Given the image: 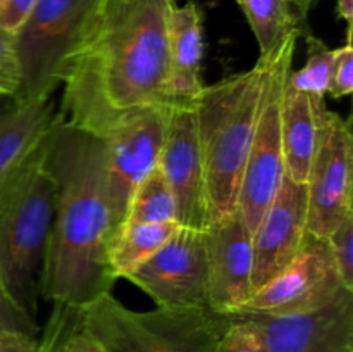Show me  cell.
Wrapping results in <instances>:
<instances>
[{
  "instance_id": "d6986e66",
  "label": "cell",
  "mask_w": 353,
  "mask_h": 352,
  "mask_svg": "<svg viewBox=\"0 0 353 352\" xmlns=\"http://www.w3.org/2000/svg\"><path fill=\"white\" fill-rule=\"evenodd\" d=\"M179 228L178 223H126L110 251V266L117 280L154 255Z\"/></svg>"
},
{
  "instance_id": "ba28073f",
  "label": "cell",
  "mask_w": 353,
  "mask_h": 352,
  "mask_svg": "<svg viewBox=\"0 0 353 352\" xmlns=\"http://www.w3.org/2000/svg\"><path fill=\"white\" fill-rule=\"evenodd\" d=\"M307 226L327 238L353 214V135L350 119L327 109L319 114L317 145L307 176Z\"/></svg>"
},
{
  "instance_id": "5b68a950",
  "label": "cell",
  "mask_w": 353,
  "mask_h": 352,
  "mask_svg": "<svg viewBox=\"0 0 353 352\" xmlns=\"http://www.w3.org/2000/svg\"><path fill=\"white\" fill-rule=\"evenodd\" d=\"M79 326L107 352H216L231 314L207 306L133 311L110 293L76 309Z\"/></svg>"
},
{
  "instance_id": "ffe728a7",
  "label": "cell",
  "mask_w": 353,
  "mask_h": 352,
  "mask_svg": "<svg viewBox=\"0 0 353 352\" xmlns=\"http://www.w3.org/2000/svg\"><path fill=\"white\" fill-rule=\"evenodd\" d=\"M236 3L257 40L259 57L271 54L290 35L299 33L290 0H236Z\"/></svg>"
},
{
  "instance_id": "52a82bcc",
  "label": "cell",
  "mask_w": 353,
  "mask_h": 352,
  "mask_svg": "<svg viewBox=\"0 0 353 352\" xmlns=\"http://www.w3.org/2000/svg\"><path fill=\"white\" fill-rule=\"evenodd\" d=\"M99 0H37L14 33L21 85L12 102L52 99L64 57L85 30Z\"/></svg>"
},
{
  "instance_id": "9a60e30c",
  "label": "cell",
  "mask_w": 353,
  "mask_h": 352,
  "mask_svg": "<svg viewBox=\"0 0 353 352\" xmlns=\"http://www.w3.org/2000/svg\"><path fill=\"white\" fill-rule=\"evenodd\" d=\"M307 217L305 183H296L285 175L252 233L254 290L261 289L299 254L309 233Z\"/></svg>"
},
{
  "instance_id": "d4e9b609",
  "label": "cell",
  "mask_w": 353,
  "mask_h": 352,
  "mask_svg": "<svg viewBox=\"0 0 353 352\" xmlns=\"http://www.w3.org/2000/svg\"><path fill=\"white\" fill-rule=\"evenodd\" d=\"M21 76L17 64L14 35L0 28V97L16 99L19 92Z\"/></svg>"
},
{
  "instance_id": "f546056e",
  "label": "cell",
  "mask_w": 353,
  "mask_h": 352,
  "mask_svg": "<svg viewBox=\"0 0 353 352\" xmlns=\"http://www.w3.org/2000/svg\"><path fill=\"white\" fill-rule=\"evenodd\" d=\"M319 0H290L293 7V12H295L296 23H299V33L300 37L305 38L307 35H310L309 28V14L312 12L314 7L317 6Z\"/></svg>"
},
{
  "instance_id": "83f0119b",
  "label": "cell",
  "mask_w": 353,
  "mask_h": 352,
  "mask_svg": "<svg viewBox=\"0 0 353 352\" xmlns=\"http://www.w3.org/2000/svg\"><path fill=\"white\" fill-rule=\"evenodd\" d=\"M37 0H0V28L16 33L33 10Z\"/></svg>"
},
{
  "instance_id": "484cf974",
  "label": "cell",
  "mask_w": 353,
  "mask_h": 352,
  "mask_svg": "<svg viewBox=\"0 0 353 352\" xmlns=\"http://www.w3.org/2000/svg\"><path fill=\"white\" fill-rule=\"evenodd\" d=\"M0 331H19L38 337V324L30 314L21 309L19 304L10 297L0 278Z\"/></svg>"
},
{
  "instance_id": "7402d4cb",
  "label": "cell",
  "mask_w": 353,
  "mask_h": 352,
  "mask_svg": "<svg viewBox=\"0 0 353 352\" xmlns=\"http://www.w3.org/2000/svg\"><path fill=\"white\" fill-rule=\"evenodd\" d=\"M307 41V61L302 69L292 71L286 79L290 88L300 90L309 93L310 97L319 100H326L330 92L331 69H333L334 48L324 43L312 33L305 37Z\"/></svg>"
},
{
  "instance_id": "3957f363",
  "label": "cell",
  "mask_w": 353,
  "mask_h": 352,
  "mask_svg": "<svg viewBox=\"0 0 353 352\" xmlns=\"http://www.w3.org/2000/svg\"><path fill=\"white\" fill-rule=\"evenodd\" d=\"M261 90L262 61L259 59L247 71L203 86L195 100L209 224L238 209V193L257 123Z\"/></svg>"
},
{
  "instance_id": "ac0fdd59",
  "label": "cell",
  "mask_w": 353,
  "mask_h": 352,
  "mask_svg": "<svg viewBox=\"0 0 353 352\" xmlns=\"http://www.w3.org/2000/svg\"><path fill=\"white\" fill-rule=\"evenodd\" d=\"M326 100H319L286 85L281 104V138L285 175L305 183L317 145L319 114Z\"/></svg>"
},
{
  "instance_id": "4fadbf2b",
  "label": "cell",
  "mask_w": 353,
  "mask_h": 352,
  "mask_svg": "<svg viewBox=\"0 0 353 352\" xmlns=\"http://www.w3.org/2000/svg\"><path fill=\"white\" fill-rule=\"evenodd\" d=\"M250 314L265 352H353V290L343 289L314 311L286 316Z\"/></svg>"
},
{
  "instance_id": "30bf717a",
  "label": "cell",
  "mask_w": 353,
  "mask_h": 352,
  "mask_svg": "<svg viewBox=\"0 0 353 352\" xmlns=\"http://www.w3.org/2000/svg\"><path fill=\"white\" fill-rule=\"evenodd\" d=\"M124 280L147 293L159 307L207 306L205 230L179 226L154 255L124 275Z\"/></svg>"
},
{
  "instance_id": "7a4b0ae2",
  "label": "cell",
  "mask_w": 353,
  "mask_h": 352,
  "mask_svg": "<svg viewBox=\"0 0 353 352\" xmlns=\"http://www.w3.org/2000/svg\"><path fill=\"white\" fill-rule=\"evenodd\" d=\"M43 162L54 179L55 206L41 276V299L81 307L112 292L117 276L110 251L117 233L99 137L55 116L45 138Z\"/></svg>"
},
{
  "instance_id": "603a6c76",
  "label": "cell",
  "mask_w": 353,
  "mask_h": 352,
  "mask_svg": "<svg viewBox=\"0 0 353 352\" xmlns=\"http://www.w3.org/2000/svg\"><path fill=\"white\" fill-rule=\"evenodd\" d=\"M216 352H265L257 321L250 314H231V323L221 337Z\"/></svg>"
},
{
  "instance_id": "5bb4252c",
  "label": "cell",
  "mask_w": 353,
  "mask_h": 352,
  "mask_svg": "<svg viewBox=\"0 0 353 352\" xmlns=\"http://www.w3.org/2000/svg\"><path fill=\"white\" fill-rule=\"evenodd\" d=\"M209 295L207 306L221 314H236L254 295L252 233L238 213L205 228Z\"/></svg>"
},
{
  "instance_id": "f1b7e54d",
  "label": "cell",
  "mask_w": 353,
  "mask_h": 352,
  "mask_svg": "<svg viewBox=\"0 0 353 352\" xmlns=\"http://www.w3.org/2000/svg\"><path fill=\"white\" fill-rule=\"evenodd\" d=\"M0 352H38V337L19 331H0Z\"/></svg>"
},
{
  "instance_id": "277c9868",
  "label": "cell",
  "mask_w": 353,
  "mask_h": 352,
  "mask_svg": "<svg viewBox=\"0 0 353 352\" xmlns=\"http://www.w3.org/2000/svg\"><path fill=\"white\" fill-rule=\"evenodd\" d=\"M43 147L45 140L0 193V278L34 321L55 206V186L43 162Z\"/></svg>"
},
{
  "instance_id": "2e32d148",
  "label": "cell",
  "mask_w": 353,
  "mask_h": 352,
  "mask_svg": "<svg viewBox=\"0 0 353 352\" xmlns=\"http://www.w3.org/2000/svg\"><path fill=\"white\" fill-rule=\"evenodd\" d=\"M54 99L12 102L0 116V193L40 148L54 124Z\"/></svg>"
},
{
  "instance_id": "6da1fadb",
  "label": "cell",
  "mask_w": 353,
  "mask_h": 352,
  "mask_svg": "<svg viewBox=\"0 0 353 352\" xmlns=\"http://www.w3.org/2000/svg\"><path fill=\"white\" fill-rule=\"evenodd\" d=\"M174 0H99L59 71V119L102 138L124 117L171 106Z\"/></svg>"
},
{
  "instance_id": "1f68e13d",
  "label": "cell",
  "mask_w": 353,
  "mask_h": 352,
  "mask_svg": "<svg viewBox=\"0 0 353 352\" xmlns=\"http://www.w3.org/2000/svg\"><path fill=\"white\" fill-rule=\"evenodd\" d=\"M0 116H2V113H0Z\"/></svg>"
},
{
  "instance_id": "4316f807",
  "label": "cell",
  "mask_w": 353,
  "mask_h": 352,
  "mask_svg": "<svg viewBox=\"0 0 353 352\" xmlns=\"http://www.w3.org/2000/svg\"><path fill=\"white\" fill-rule=\"evenodd\" d=\"M353 92V47L352 38H347V43L340 48H334L333 69H331L330 92L333 99L348 97Z\"/></svg>"
},
{
  "instance_id": "9c48e42d",
  "label": "cell",
  "mask_w": 353,
  "mask_h": 352,
  "mask_svg": "<svg viewBox=\"0 0 353 352\" xmlns=\"http://www.w3.org/2000/svg\"><path fill=\"white\" fill-rule=\"evenodd\" d=\"M168 107H150L131 114L100 138L105 154L107 195L117 235L126 224L134 190L159 164Z\"/></svg>"
},
{
  "instance_id": "7c38bea8",
  "label": "cell",
  "mask_w": 353,
  "mask_h": 352,
  "mask_svg": "<svg viewBox=\"0 0 353 352\" xmlns=\"http://www.w3.org/2000/svg\"><path fill=\"white\" fill-rule=\"evenodd\" d=\"M159 168L174 193L179 226L205 230V179L196 135L195 100L172 102L165 113V131Z\"/></svg>"
},
{
  "instance_id": "cb8c5ba5",
  "label": "cell",
  "mask_w": 353,
  "mask_h": 352,
  "mask_svg": "<svg viewBox=\"0 0 353 352\" xmlns=\"http://www.w3.org/2000/svg\"><path fill=\"white\" fill-rule=\"evenodd\" d=\"M338 275L345 289L353 290V214L345 217L327 237Z\"/></svg>"
},
{
  "instance_id": "8992f818",
  "label": "cell",
  "mask_w": 353,
  "mask_h": 352,
  "mask_svg": "<svg viewBox=\"0 0 353 352\" xmlns=\"http://www.w3.org/2000/svg\"><path fill=\"white\" fill-rule=\"evenodd\" d=\"M299 38V33L290 35L276 50L259 57L262 61L261 102L238 193V213L250 233H254L285 178L281 104Z\"/></svg>"
},
{
  "instance_id": "8fae6325",
  "label": "cell",
  "mask_w": 353,
  "mask_h": 352,
  "mask_svg": "<svg viewBox=\"0 0 353 352\" xmlns=\"http://www.w3.org/2000/svg\"><path fill=\"white\" fill-rule=\"evenodd\" d=\"M343 289L327 238L309 231L299 254L255 290L240 313L265 316L307 313L323 307Z\"/></svg>"
},
{
  "instance_id": "44dd1931",
  "label": "cell",
  "mask_w": 353,
  "mask_h": 352,
  "mask_svg": "<svg viewBox=\"0 0 353 352\" xmlns=\"http://www.w3.org/2000/svg\"><path fill=\"white\" fill-rule=\"evenodd\" d=\"M126 223H178L174 193L159 164L134 190L128 207Z\"/></svg>"
},
{
  "instance_id": "4dcf8cb0",
  "label": "cell",
  "mask_w": 353,
  "mask_h": 352,
  "mask_svg": "<svg viewBox=\"0 0 353 352\" xmlns=\"http://www.w3.org/2000/svg\"><path fill=\"white\" fill-rule=\"evenodd\" d=\"M336 12L347 23V38H352L353 0H336Z\"/></svg>"
},
{
  "instance_id": "e0dca14e",
  "label": "cell",
  "mask_w": 353,
  "mask_h": 352,
  "mask_svg": "<svg viewBox=\"0 0 353 352\" xmlns=\"http://www.w3.org/2000/svg\"><path fill=\"white\" fill-rule=\"evenodd\" d=\"M202 12L195 2L176 6L169 16V71L174 102H193L203 90Z\"/></svg>"
}]
</instances>
